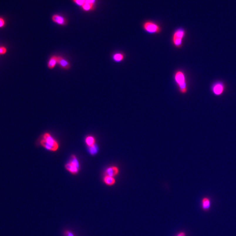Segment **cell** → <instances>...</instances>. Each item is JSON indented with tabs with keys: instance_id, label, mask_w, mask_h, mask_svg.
<instances>
[{
	"instance_id": "21",
	"label": "cell",
	"mask_w": 236,
	"mask_h": 236,
	"mask_svg": "<svg viewBox=\"0 0 236 236\" xmlns=\"http://www.w3.org/2000/svg\"><path fill=\"white\" fill-rule=\"evenodd\" d=\"M7 51V49L5 47H0V54H4Z\"/></svg>"
},
{
	"instance_id": "11",
	"label": "cell",
	"mask_w": 236,
	"mask_h": 236,
	"mask_svg": "<svg viewBox=\"0 0 236 236\" xmlns=\"http://www.w3.org/2000/svg\"><path fill=\"white\" fill-rule=\"evenodd\" d=\"M112 58L115 62L120 63L122 62L125 59V55L124 54L122 53H117L113 55Z\"/></svg>"
},
{
	"instance_id": "17",
	"label": "cell",
	"mask_w": 236,
	"mask_h": 236,
	"mask_svg": "<svg viewBox=\"0 0 236 236\" xmlns=\"http://www.w3.org/2000/svg\"><path fill=\"white\" fill-rule=\"evenodd\" d=\"M97 151H98V147L96 144L89 146V151L91 154H92V155L96 154L97 153Z\"/></svg>"
},
{
	"instance_id": "7",
	"label": "cell",
	"mask_w": 236,
	"mask_h": 236,
	"mask_svg": "<svg viewBox=\"0 0 236 236\" xmlns=\"http://www.w3.org/2000/svg\"><path fill=\"white\" fill-rule=\"evenodd\" d=\"M58 63L59 65L65 70L69 69L71 67V65L66 59H64L61 56L58 57Z\"/></svg>"
},
{
	"instance_id": "12",
	"label": "cell",
	"mask_w": 236,
	"mask_h": 236,
	"mask_svg": "<svg viewBox=\"0 0 236 236\" xmlns=\"http://www.w3.org/2000/svg\"><path fill=\"white\" fill-rule=\"evenodd\" d=\"M103 181L107 185L112 186L115 183V179L114 177L105 176L103 178Z\"/></svg>"
},
{
	"instance_id": "4",
	"label": "cell",
	"mask_w": 236,
	"mask_h": 236,
	"mask_svg": "<svg viewBox=\"0 0 236 236\" xmlns=\"http://www.w3.org/2000/svg\"><path fill=\"white\" fill-rule=\"evenodd\" d=\"M143 28L146 32L151 34H157L162 31L161 26L155 22L147 21L143 24Z\"/></svg>"
},
{
	"instance_id": "23",
	"label": "cell",
	"mask_w": 236,
	"mask_h": 236,
	"mask_svg": "<svg viewBox=\"0 0 236 236\" xmlns=\"http://www.w3.org/2000/svg\"><path fill=\"white\" fill-rule=\"evenodd\" d=\"M176 236H186V234L184 232H181L179 233Z\"/></svg>"
},
{
	"instance_id": "22",
	"label": "cell",
	"mask_w": 236,
	"mask_h": 236,
	"mask_svg": "<svg viewBox=\"0 0 236 236\" xmlns=\"http://www.w3.org/2000/svg\"><path fill=\"white\" fill-rule=\"evenodd\" d=\"M4 25H5V21L4 19L0 18V28L3 27Z\"/></svg>"
},
{
	"instance_id": "5",
	"label": "cell",
	"mask_w": 236,
	"mask_h": 236,
	"mask_svg": "<svg viewBox=\"0 0 236 236\" xmlns=\"http://www.w3.org/2000/svg\"><path fill=\"white\" fill-rule=\"evenodd\" d=\"M224 85L222 83H216L213 87V91L214 94L220 95L224 92Z\"/></svg>"
},
{
	"instance_id": "8",
	"label": "cell",
	"mask_w": 236,
	"mask_h": 236,
	"mask_svg": "<svg viewBox=\"0 0 236 236\" xmlns=\"http://www.w3.org/2000/svg\"><path fill=\"white\" fill-rule=\"evenodd\" d=\"M52 19L56 23L61 25H65L67 24V20L65 19L63 16H59V15H54L53 16Z\"/></svg>"
},
{
	"instance_id": "15",
	"label": "cell",
	"mask_w": 236,
	"mask_h": 236,
	"mask_svg": "<svg viewBox=\"0 0 236 236\" xmlns=\"http://www.w3.org/2000/svg\"><path fill=\"white\" fill-rule=\"evenodd\" d=\"M83 10L85 11H92L95 9V5H93V4H87V3H84V4H83V6H82Z\"/></svg>"
},
{
	"instance_id": "20",
	"label": "cell",
	"mask_w": 236,
	"mask_h": 236,
	"mask_svg": "<svg viewBox=\"0 0 236 236\" xmlns=\"http://www.w3.org/2000/svg\"><path fill=\"white\" fill-rule=\"evenodd\" d=\"M96 1V0H85V2L87 3V4L95 5Z\"/></svg>"
},
{
	"instance_id": "3",
	"label": "cell",
	"mask_w": 236,
	"mask_h": 236,
	"mask_svg": "<svg viewBox=\"0 0 236 236\" xmlns=\"http://www.w3.org/2000/svg\"><path fill=\"white\" fill-rule=\"evenodd\" d=\"M186 31L183 28H179L174 31L172 36V43L175 47L181 48L182 47Z\"/></svg>"
},
{
	"instance_id": "10",
	"label": "cell",
	"mask_w": 236,
	"mask_h": 236,
	"mask_svg": "<svg viewBox=\"0 0 236 236\" xmlns=\"http://www.w3.org/2000/svg\"><path fill=\"white\" fill-rule=\"evenodd\" d=\"M202 209L205 210L207 211L210 208V200L208 197H205L202 200Z\"/></svg>"
},
{
	"instance_id": "18",
	"label": "cell",
	"mask_w": 236,
	"mask_h": 236,
	"mask_svg": "<svg viewBox=\"0 0 236 236\" xmlns=\"http://www.w3.org/2000/svg\"><path fill=\"white\" fill-rule=\"evenodd\" d=\"M73 1L76 4L81 6H82L85 3V0H73Z\"/></svg>"
},
{
	"instance_id": "19",
	"label": "cell",
	"mask_w": 236,
	"mask_h": 236,
	"mask_svg": "<svg viewBox=\"0 0 236 236\" xmlns=\"http://www.w3.org/2000/svg\"><path fill=\"white\" fill-rule=\"evenodd\" d=\"M65 236H75V235L71 231H65L64 232Z\"/></svg>"
},
{
	"instance_id": "1",
	"label": "cell",
	"mask_w": 236,
	"mask_h": 236,
	"mask_svg": "<svg viewBox=\"0 0 236 236\" xmlns=\"http://www.w3.org/2000/svg\"><path fill=\"white\" fill-rule=\"evenodd\" d=\"M40 143L44 148L52 151H55L59 149V144L55 139L49 133H45L43 136Z\"/></svg>"
},
{
	"instance_id": "14",
	"label": "cell",
	"mask_w": 236,
	"mask_h": 236,
	"mask_svg": "<svg viewBox=\"0 0 236 236\" xmlns=\"http://www.w3.org/2000/svg\"><path fill=\"white\" fill-rule=\"evenodd\" d=\"M85 143L87 146H89V147L91 146H94V144H95V139L92 136H87L85 139Z\"/></svg>"
},
{
	"instance_id": "2",
	"label": "cell",
	"mask_w": 236,
	"mask_h": 236,
	"mask_svg": "<svg viewBox=\"0 0 236 236\" xmlns=\"http://www.w3.org/2000/svg\"><path fill=\"white\" fill-rule=\"evenodd\" d=\"M174 79L181 92L182 94L186 93L188 91V88L185 73L180 70L176 71L174 75Z\"/></svg>"
},
{
	"instance_id": "6",
	"label": "cell",
	"mask_w": 236,
	"mask_h": 236,
	"mask_svg": "<svg viewBox=\"0 0 236 236\" xmlns=\"http://www.w3.org/2000/svg\"><path fill=\"white\" fill-rule=\"evenodd\" d=\"M119 168L116 166H112L107 168L105 171L106 176H108L110 177H114L118 175L119 173Z\"/></svg>"
},
{
	"instance_id": "9",
	"label": "cell",
	"mask_w": 236,
	"mask_h": 236,
	"mask_svg": "<svg viewBox=\"0 0 236 236\" xmlns=\"http://www.w3.org/2000/svg\"><path fill=\"white\" fill-rule=\"evenodd\" d=\"M65 168L68 171L70 172H71L73 174H76L78 173L79 168L75 166L71 163V162H68L65 165Z\"/></svg>"
},
{
	"instance_id": "13",
	"label": "cell",
	"mask_w": 236,
	"mask_h": 236,
	"mask_svg": "<svg viewBox=\"0 0 236 236\" xmlns=\"http://www.w3.org/2000/svg\"><path fill=\"white\" fill-rule=\"evenodd\" d=\"M58 63V57L54 56L51 57L48 63V66L49 68H53L55 67L56 64Z\"/></svg>"
},
{
	"instance_id": "16",
	"label": "cell",
	"mask_w": 236,
	"mask_h": 236,
	"mask_svg": "<svg viewBox=\"0 0 236 236\" xmlns=\"http://www.w3.org/2000/svg\"><path fill=\"white\" fill-rule=\"evenodd\" d=\"M71 163H72L73 165L75 166L76 167H77L78 168H79L80 167V165H79V162L78 160L77 159V157L75 156V155H72L71 156V160L70 162Z\"/></svg>"
}]
</instances>
